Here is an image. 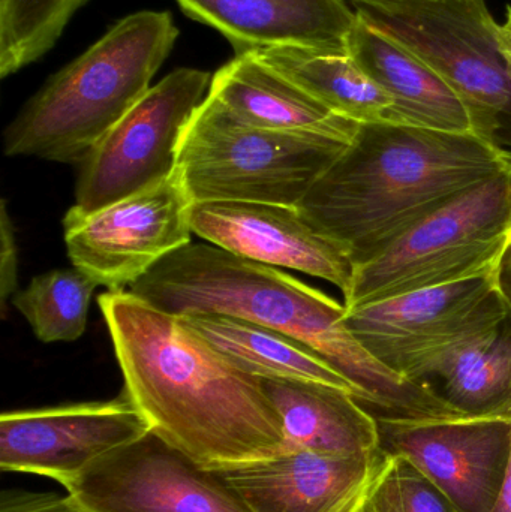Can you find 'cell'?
<instances>
[{"mask_svg":"<svg viewBox=\"0 0 511 512\" xmlns=\"http://www.w3.org/2000/svg\"><path fill=\"white\" fill-rule=\"evenodd\" d=\"M123 393L150 430L207 471L285 451L282 420L257 376L215 351L179 316L129 291L99 295Z\"/></svg>","mask_w":511,"mask_h":512,"instance_id":"1","label":"cell"},{"mask_svg":"<svg viewBox=\"0 0 511 512\" xmlns=\"http://www.w3.org/2000/svg\"><path fill=\"white\" fill-rule=\"evenodd\" d=\"M128 291L179 318L233 316L303 343L353 384L374 417L461 418L429 382L401 378L372 357L348 330L344 304L270 265L191 242Z\"/></svg>","mask_w":511,"mask_h":512,"instance_id":"2","label":"cell"},{"mask_svg":"<svg viewBox=\"0 0 511 512\" xmlns=\"http://www.w3.org/2000/svg\"><path fill=\"white\" fill-rule=\"evenodd\" d=\"M509 167L510 152L474 134L366 123L297 209L360 265Z\"/></svg>","mask_w":511,"mask_h":512,"instance_id":"3","label":"cell"},{"mask_svg":"<svg viewBox=\"0 0 511 512\" xmlns=\"http://www.w3.org/2000/svg\"><path fill=\"white\" fill-rule=\"evenodd\" d=\"M179 35L167 11L117 21L24 104L6 128L5 155L81 164L146 95Z\"/></svg>","mask_w":511,"mask_h":512,"instance_id":"4","label":"cell"},{"mask_svg":"<svg viewBox=\"0 0 511 512\" xmlns=\"http://www.w3.org/2000/svg\"><path fill=\"white\" fill-rule=\"evenodd\" d=\"M348 146L324 135L251 128L207 95L183 134L177 171L194 204L297 207Z\"/></svg>","mask_w":511,"mask_h":512,"instance_id":"5","label":"cell"},{"mask_svg":"<svg viewBox=\"0 0 511 512\" xmlns=\"http://www.w3.org/2000/svg\"><path fill=\"white\" fill-rule=\"evenodd\" d=\"M511 246V167L462 192L354 268L345 309L498 270Z\"/></svg>","mask_w":511,"mask_h":512,"instance_id":"6","label":"cell"},{"mask_svg":"<svg viewBox=\"0 0 511 512\" xmlns=\"http://www.w3.org/2000/svg\"><path fill=\"white\" fill-rule=\"evenodd\" d=\"M360 18L401 42L461 96L474 134L500 146L511 125V78L483 0H351Z\"/></svg>","mask_w":511,"mask_h":512,"instance_id":"7","label":"cell"},{"mask_svg":"<svg viewBox=\"0 0 511 512\" xmlns=\"http://www.w3.org/2000/svg\"><path fill=\"white\" fill-rule=\"evenodd\" d=\"M498 273L354 307L345 324L387 369L428 382L509 318Z\"/></svg>","mask_w":511,"mask_h":512,"instance_id":"8","label":"cell"},{"mask_svg":"<svg viewBox=\"0 0 511 512\" xmlns=\"http://www.w3.org/2000/svg\"><path fill=\"white\" fill-rule=\"evenodd\" d=\"M210 83L209 72L179 68L150 87L81 162L74 206L95 212L170 177Z\"/></svg>","mask_w":511,"mask_h":512,"instance_id":"9","label":"cell"},{"mask_svg":"<svg viewBox=\"0 0 511 512\" xmlns=\"http://www.w3.org/2000/svg\"><path fill=\"white\" fill-rule=\"evenodd\" d=\"M192 201L179 171L95 212L63 218L72 265L108 291H128L156 264L191 243Z\"/></svg>","mask_w":511,"mask_h":512,"instance_id":"10","label":"cell"},{"mask_svg":"<svg viewBox=\"0 0 511 512\" xmlns=\"http://www.w3.org/2000/svg\"><path fill=\"white\" fill-rule=\"evenodd\" d=\"M65 492L83 512H251L218 472L153 432L96 460Z\"/></svg>","mask_w":511,"mask_h":512,"instance_id":"11","label":"cell"},{"mask_svg":"<svg viewBox=\"0 0 511 512\" xmlns=\"http://www.w3.org/2000/svg\"><path fill=\"white\" fill-rule=\"evenodd\" d=\"M380 450L431 481L456 512H491L511 457V420L375 417Z\"/></svg>","mask_w":511,"mask_h":512,"instance_id":"12","label":"cell"},{"mask_svg":"<svg viewBox=\"0 0 511 512\" xmlns=\"http://www.w3.org/2000/svg\"><path fill=\"white\" fill-rule=\"evenodd\" d=\"M149 432L125 393L107 402L3 412L0 469L39 475L65 489L96 460Z\"/></svg>","mask_w":511,"mask_h":512,"instance_id":"13","label":"cell"},{"mask_svg":"<svg viewBox=\"0 0 511 512\" xmlns=\"http://www.w3.org/2000/svg\"><path fill=\"white\" fill-rule=\"evenodd\" d=\"M195 236L210 245L270 267L291 268L333 283L345 295L353 285V259L318 231L297 207L213 201L191 209Z\"/></svg>","mask_w":511,"mask_h":512,"instance_id":"14","label":"cell"},{"mask_svg":"<svg viewBox=\"0 0 511 512\" xmlns=\"http://www.w3.org/2000/svg\"><path fill=\"white\" fill-rule=\"evenodd\" d=\"M386 457L284 451L216 472L251 512H353Z\"/></svg>","mask_w":511,"mask_h":512,"instance_id":"15","label":"cell"},{"mask_svg":"<svg viewBox=\"0 0 511 512\" xmlns=\"http://www.w3.org/2000/svg\"><path fill=\"white\" fill-rule=\"evenodd\" d=\"M192 20L213 27L236 54L273 47H342L357 21L347 0H176Z\"/></svg>","mask_w":511,"mask_h":512,"instance_id":"16","label":"cell"},{"mask_svg":"<svg viewBox=\"0 0 511 512\" xmlns=\"http://www.w3.org/2000/svg\"><path fill=\"white\" fill-rule=\"evenodd\" d=\"M347 47L363 71L392 98V125L474 134L473 119L461 96L401 42L357 15Z\"/></svg>","mask_w":511,"mask_h":512,"instance_id":"17","label":"cell"},{"mask_svg":"<svg viewBox=\"0 0 511 512\" xmlns=\"http://www.w3.org/2000/svg\"><path fill=\"white\" fill-rule=\"evenodd\" d=\"M209 96L234 120L266 131L314 134L351 143L359 123L324 107L251 54H236L212 77Z\"/></svg>","mask_w":511,"mask_h":512,"instance_id":"18","label":"cell"},{"mask_svg":"<svg viewBox=\"0 0 511 512\" xmlns=\"http://www.w3.org/2000/svg\"><path fill=\"white\" fill-rule=\"evenodd\" d=\"M278 411L285 451L369 456L380 450L377 418L350 391L320 382L261 379Z\"/></svg>","mask_w":511,"mask_h":512,"instance_id":"19","label":"cell"},{"mask_svg":"<svg viewBox=\"0 0 511 512\" xmlns=\"http://www.w3.org/2000/svg\"><path fill=\"white\" fill-rule=\"evenodd\" d=\"M359 125L392 122L393 101L342 47H273L246 53Z\"/></svg>","mask_w":511,"mask_h":512,"instance_id":"20","label":"cell"},{"mask_svg":"<svg viewBox=\"0 0 511 512\" xmlns=\"http://www.w3.org/2000/svg\"><path fill=\"white\" fill-rule=\"evenodd\" d=\"M183 321L231 364L260 379L320 382L357 391L314 351L270 328L224 315L183 316Z\"/></svg>","mask_w":511,"mask_h":512,"instance_id":"21","label":"cell"},{"mask_svg":"<svg viewBox=\"0 0 511 512\" xmlns=\"http://www.w3.org/2000/svg\"><path fill=\"white\" fill-rule=\"evenodd\" d=\"M438 379L440 396L461 417L511 420V313Z\"/></svg>","mask_w":511,"mask_h":512,"instance_id":"22","label":"cell"},{"mask_svg":"<svg viewBox=\"0 0 511 512\" xmlns=\"http://www.w3.org/2000/svg\"><path fill=\"white\" fill-rule=\"evenodd\" d=\"M98 283L78 268L33 277L12 304L44 343L75 342L86 331L90 300Z\"/></svg>","mask_w":511,"mask_h":512,"instance_id":"23","label":"cell"},{"mask_svg":"<svg viewBox=\"0 0 511 512\" xmlns=\"http://www.w3.org/2000/svg\"><path fill=\"white\" fill-rule=\"evenodd\" d=\"M89 0H0V77L38 62Z\"/></svg>","mask_w":511,"mask_h":512,"instance_id":"24","label":"cell"},{"mask_svg":"<svg viewBox=\"0 0 511 512\" xmlns=\"http://www.w3.org/2000/svg\"><path fill=\"white\" fill-rule=\"evenodd\" d=\"M353 512H456L446 496L401 457L387 456Z\"/></svg>","mask_w":511,"mask_h":512,"instance_id":"25","label":"cell"},{"mask_svg":"<svg viewBox=\"0 0 511 512\" xmlns=\"http://www.w3.org/2000/svg\"><path fill=\"white\" fill-rule=\"evenodd\" d=\"M0 212V306L2 316H5L9 297H14L18 292V252L14 227L9 219L5 200L2 201Z\"/></svg>","mask_w":511,"mask_h":512,"instance_id":"26","label":"cell"},{"mask_svg":"<svg viewBox=\"0 0 511 512\" xmlns=\"http://www.w3.org/2000/svg\"><path fill=\"white\" fill-rule=\"evenodd\" d=\"M498 44L511 78V9L507 14L506 23L498 27Z\"/></svg>","mask_w":511,"mask_h":512,"instance_id":"27","label":"cell"},{"mask_svg":"<svg viewBox=\"0 0 511 512\" xmlns=\"http://www.w3.org/2000/svg\"><path fill=\"white\" fill-rule=\"evenodd\" d=\"M498 276H500L501 291H503L504 298H506L511 309V246L506 255L503 256Z\"/></svg>","mask_w":511,"mask_h":512,"instance_id":"28","label":"cell"},{"mask_svg":"<svg viewBox=\"0 0 511 512\" xmlns=\"http://www.w3.org/2000/svg\"><path fill=\"white\" fill-rule=\"evenodd\" d=\"M491 512H511V457L500 496H498L497 504Z\"/></svg>","mask_w":511,"mask_h":512,"instance_id":"29","label":"cell"}]
</instances>
